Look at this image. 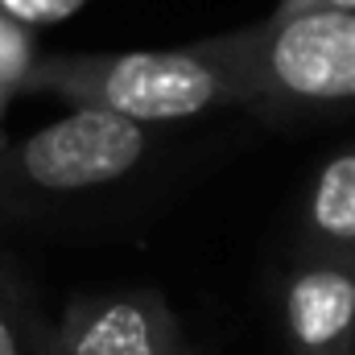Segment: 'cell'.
<instances>
[{"mask_svg": "<svg viewBox=\"0 0 355 355\" xmlns=\"http://www.w3.org/2000/svg\"><path fill=\"white\" fill-rule=\"evenodd\" d=\"M21 91L62 99L71 107L112 112L137 124H178L202 112L248 103L236 67L194 42L182 50H120V54H50L37 58Z\"/></svg>", "mask_w": 355, "mask_h": 355, "instance_id": "6da1fadb", "label": "cell"}, {"mask_svg": "<svg viewBox=\"0 0 355 355\" xmlns=\"http://www.w3.org/2000/svg\"><path fill=\"white\" fill-rule=\"evenodd\" d=\"M248 87V107L272 116L355 107V12L265 17L207 37Z\"/></svg>", "mask_w": 355, "mask_h": 355, "instance_id": "7a4b0ae2", "label": "cell"}, {"mask_svg": "<svg viewBox=\"0 0 355 355\" xmlns=\"http://www.w3.org/2000/svg\"><path fill=\"white\" fill-rule=\"evenodd\" d=\"M149 153V128L112 112L71 107L62 120H50L25 137L4 162L33 190L79 194L132 174Z\"/></svg>", "mask_w": 355, "mask_h": 355, "instance_id": "3957f363", "label": "cell"}, {"mask_svg": "<svg viewBox=\"0 0 355 355\" xmlns=\"http://www.w3.org/2000/svg\"><path fill=\"white\" fill-rule=\"evenodd\" d=\"M54 355H194L174 310L153 289H120L79 297L58 335Z\"/></svg>", "mask_w": 355, "mask_h": 355, "instance_id": "277c9868", "label": "cell"}, {"mask_svg": "<svg viewBox=\"0 0 355 355\" xmlns=\"http://www.w3.org/2000/svg\"><path fill=\"white\" fill-rule=\"evenodd\" d=\"M289 355H355V261L310 252L281 285Z\"/></svg>", "mask_w": 355, "mask_h": 355, "instance_id": "5b68a950", "label": "cell"}, {"mask_svg": "<svg viewBox=\"0 0 355 355\" xmlns=\"http://www.w3.org/2000/svg\"><path fill=\"white\" fill-rule=\"evenodd\" d=\"M302 227L310 252L355 261V145L331 153L314 174Z\"/></svg>", "mask_w": 355, "mask_h": 355, "instance_id": "8992f818", "label": "cell"}, {"mask_svg": "<svg viewBox=\"0 0 355 355\" xmlns=\"http://www.w3.org/2000/svg\"><path fill=\"white\" fill-rule=\"evenodd\" d=\"M37 67V50H33V29L8 21L0 12V79L12 91L25 87V79L33 75Z\"/></svg>", "mask_w": 355, "mask_h": 355, "instance_id": "52a82bcc", "label": "cell"}, {"mask_svg": "<svg viewBox=\"0 0 355 355\" xmlns=\"http://www.w3.org/2000/svg\"><path fill=\"white\" fill-rule=\"evenodd\" d=\"M91 0H0V12L25 29H46V25H62L71 21L79 8H87Z\"/></svg>", "mask_w": 355, "mask_h": 355, "instance_id": "ba28073f", "label": "cell"}, {"mask_svg": "<svg viewBox=\"0 0 355 355\" xmlns=\"http://www.w3.org/2000/svg\"><path fill=\"white\" fill-rule=\"evenodd\" d=\"M297 12H355V0H281L268 17H297Z\"/></svg>", "mask_w": 355, "mask_h": 355, "instance_id": "9c48e42d", "label": "cell"}, {"mask_svg": "<svg viewBox=\"0 0 355 355\" xmlns=\"http://www.w3.org/2000/svg\"><path fill=\"white\" fill-rule=\"evenodd\" d=\"M0 355H21V335H17V322L12 314L0 306Z\"/></svg>", "mask_w": 355, "mask_h": 355, "instance_id": "30bf717a", "label": "cell"}, {"mask_svg": "<svg viewBox=\"0 0 355 355\" xmlns=\"http://www.w3.org/2000/svg\"><path fill=\"white\" fill-rule=\"evenodd\" d=\"M8 95H12V87L0 79V116H4V107H8Z\"/></svg>", "mask_w": 355, "mask_h": 355, "instance_id": "8fae6325", "label": "cell"}]
</instances>
